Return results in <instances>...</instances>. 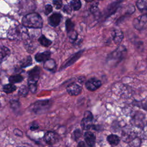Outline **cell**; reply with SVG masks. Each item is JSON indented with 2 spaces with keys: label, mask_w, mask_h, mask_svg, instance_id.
Segmentation results:
<instances>
[{
  "label": "cell",
  "mask_w": 147,
  "mask_h": 147,
  "mask_svg": "<svg viewBox=\"0 0 147 147\" xmlns=\"http://www.w3.org/2000/svg\"><path fill=\"white\" fill-rule=\"evenodd\" d=\"M102 85L101 82L96 78H91L85 83L86 88L91 91H94L98 89Z\"/></svg>",
  "instance_id": "obj_9"
},
{
  "label": "cell",
  "mask_w": 147,
  "mask_h": 147,
  "mask_svg": "<svg viewBox=\"0 0 147 147\" xmlns=\"http://www.w3.org/2000/svg\"><path fill=\"white\" fill-rule=\"evenodd\" d=\"M126 49L123 46L118 47L115 51L109 55L107 58V61L109 64L115 65L119 63L125 56Z\"/></svg>",
  "instance_id": "obj_3"
},
{
  "label": "cell",
  "mask_w": 147,
  "mask_h": 147,
  "mask_svg": "<svg viewBox=\"0 0 147 147\" xmlns=\"http://www.w3.org/2000/svg\"><path fill=\"white\" fill-rule=\"evenodd\" d=\"M70 5L74 10H78L81 7V2L80 0H72Z\"/></svg>",
  "instance_id": "obj_26"
},
{
  "label": "cell",
  "mask_w": 147,
  "mask_h": 147,
  "mask_svg": "<svg viewBox=\"0 0 147 147\" xmlns=\"http://www.w3.org/2000/svg\"><path fill=\"white\" fill-rule=\"evenodd\" d=\"M133 25L135 28L141 30L147 26V14L140 16L133 21Z\"/></svg>",
  "instance_id": "obj_8"
},
{
  "label": "cell",
  "mask_w": 147,
  "mask_h": 147,
  "mask_svg": "<svg viewBox=\"0 0 147 147\" xmlns=\"http://www.w3.org/2000/svg\"><path fill=\"white\" fill-rule=\"evenodd\" d=\"M58 135L55 132L51 131L47 132L44 137L45 142L51 145L56 144L58 141Z\"/></svg>",
  "instance_id": "obj_10"
},
{
  "label": "cell",
  "mask_w": 147,
  "mask_h": 147,
  "mask_svg": "<svg viewBox=\"0 0 147 147\" xmlns=\"http://www.w3.org/2000/svg\"><path fill=\"white\" fill-rule=\"evenodd\" d=\"M68 34H69V38L71 42H74L77 39L78 34H77L76 32L73 30L72 32L68 33Z\"/></svg>",
  "instance_id": "obj_29"
},
{
  "label": "cell",
  "mask_w": 147,
  "mask_h": 147,
  "mask_svg": "<svg viewBox=\"0 0 147 147\" xmlns=\"http://www.w3.org/2000/svg\"><path fill=\"white\" fill-rule=\"evenodd\" d=\"M51 56V52L49 51H45L44 52L38 53L35 55V60L37 62L45 61L49 59Z\"/></svg>",
  "instance_id": "obj_17"
},
{
  "label": "cell",
  "mask_w": 147,
  "mask_h": 147,
  "mask_svg": "<svg viewBox=\"0 0 147 147\" xmlns=\"http://www.w3.org/2000/svg\"><path fill=\"white\" fill-rule=\"evenodd\" d=\"M44 67L45 69L49 71H53L56 68V63L52 59H48L47 60L45 61L44 64Z\"/></svg>",
  "instance_id": "obj_19"
},
{
  "label": "cell",
  "mask_w": 147,
  "mask_h": 147,
  "mask_svg": "<svg viewBox=\"0 0 147 147\" xmlns=\"http://www.w3.org/2000/svg\"><path fill=\"white\" fill-rule=\"evenodd\" d=\"M74 137L75 140H77L80 136L82 134V132L79 129H76L74 131Z\"/></svg>",
  "instance_id": "obj_34"
},
{
  "label": "cell",
  "mask_w": 147,
  "mask_h": 147,
  "mask_svg": "<svg viewBox=\"0 0 147 147\" xmlns=\"http://www.w3.org/2000/svg\"><path fill=\"white\" fill-rule=\"evenodd\" d=\"M65 28H66V30H67L68 34L74 30V24L71 21V20L67 19L66 20V21H65Z\"/></svg>",
  "instance_id": "obj_27"
},
{
  "label": "cell",
  "mask_w": 147,
  "mask_h": 147,
  "mask_svg": "<svg viewBox=\"0 0 147 147\" xmlns=\"http://www.w3.org/2000/svg\"><path fill=\"white\" fill-rule=\"evenodd\" d=\"M38 40L40 44L44 47H49L52 44V41L46 38V37H45L44 35H41L39 37Z\"/></svg>",
  "instance_id": "obj_24"
},
{
  "label": "cell",
  "mask_w": 147,
  "mask_h": 147,
  "mask_svg": "<svg viewBox=\"0 0 147 147\" xmlns=\"http://www.w3.org/2000/svg\"><path fill=\"white\" fill-rule=\"evenodd\" d=\"M94 119V117L92 114L89 111H86L84 113V117L81 121V126L84 130H88L93 126L92 121Z\"/></svg>",
  "instance_id": "obj_5"
},
{
  "label": "cell",
  "mask_w": 147,
  "mask_h": 147,
  "mask_svg": "<svg viewBox=\"0 0 147 147\" xmlns=\"http://www.w3.org/2000/svg\"><path fill=\"white\" fill-rule=\"evenodd\" d=\"M61 20V16L59 13H54L48 18V22L52 26H57L59 25Z\"/></svg>",
  "instance_id": "obj_12"
},
{
  "label": "cell",
  "mask_w": 147,
  "mask_h": 147,
  "mask_svg": "<svg viewBox=\"0 0 147 147\" xmlns=\"http://www.w3.org/2000/svg\"><path fill=\"white\" fill-rule=\"evenodd\" d=\"M7 37L10 40L28 39V33L25 26L18 25L10 28L7 32Z\"/></svg>",
  "instance_id": "obj_2"
},
{
  "label": "cell",
  "mask_w": 147,
  "mask_h": 147,
  "mask_svg": "<svg viewBox=\"0 0 147 147\" xmlns=\"http://www.w3.org/2000/svg\"><path fill=\"white\" fill-rule=\"evenodd\" d=\"M119 3L118 2H117L115 3H112L108 7H107V15L109 16V15H110L112 13H113L116 9H117V7L118 6V4Z\"/></svg>",
  "instance_id": "obj_28"
},
{
  "label": "cell",
  "mask_w": 147,
  "mask_h": 147,
  "mask_svg": "<svg viewBox=\"0 0 147 147\" xmlns=\"http://www.w3.org/2000/svg\"><path fill=\"white\" fill-rule=\"evenodd\" d=\"M22 25L26 28H41L43 21L41 17L36 13H30L26 14L22 20Z\"/></svg>",
  "instance_id": "obj_1"
},
{
  "label": "cell",
  "mask_w": 147,
  "mask_h": 147,
  "mask_svg": "<svg viewBox=\"0 0 147 147\" xmlns=\"http://www.w3.org/2000/svg\"><path fill=\"white\" fill-rule=\"evenodd\" d=\"M67 91L71 96H76L82 92V87L76 83H72L67 87Z\"/></svg>",
  "instance_id": "obj_11"
},
{
  "label": "cell",
  "mask_w": 147,
  "mask_h": 147,
  "mask_svg": "<svg viewBox=\"0 0 147 147\" xmlns=\"http://www.w3.org/2000/svg\"><path fill=\"white\" fill-rule=\"evenodd\" d=\"M19 12L21 14L30 12L36 8V5L33 0H20L18 2Z\"/></svg>",
  "instance_id": "obj_4"
},
{
  "label": "cell",
  "mask_w": 147,
  "mask_h": 147,
  "mask_svg": "<svg viewBox=\"0 0 147 147\" xmlns=\"http://www.w3.org/2000/svg\"><path fill=\"white\" fill-rule=\"evenodd\" d=\"M37 83H30L28 84V88L29 90L32 92L35 93L37 90Z\"/></svg>",
  "instance_id": "obj_31"
},
{
  "label": "cell",
  "mask_w": 147,
  "mask_h": 147,
  "mask_svg": "<svg viewBox=\"0 0 147 147\" xmlns=\"http://www.w3.org/2000/svg\"><path fill=\"white\" fill-rule=\"evenodd\" d=\"M53 4L56 9H59L62 7V0H53Z\"/></svg>",
  "instance_id": "obj_30"
},
{
  "label": "cell",
  "mask_w": 147,
  "mask_h": 147,
  "mask_svg": "<svg viewBox=\"0 0 147 147\" xmlns=\"http://www.w3.org/2000/svg\"><path fill=\"white\" fill-rule=\"evenodd\" d=\"M10 103H11V107L14 110L16 109V107L18 108V106H20L19 102H18L17 100H13L12 102H10Z\"/></svg>",
  "instance_id": "obj_36"
},
{
  "label": "cell",
  "mask_w": 147,
  "mask_h": 147,
  "mask_svg": "<svg viewBox=\"0 0 147 147\" xmlns=\"http://www.w3.org/2000/svg\"><path fill=\"white\" fill-rule=\"evenodd\" d=\"M98 3H97V2L93 3L90 8V11L92 13H95L96 11V10H98Z\"/></svg>",
  "instance_id": "obj_35"
},
{
  "label": "cell",
  "mask_w": 147,
  "mask_h": 147,
  "mask_svg": "<svg viewBox=\"0 0 147 147\" xmlns=\"http://www.w3.org/2000/svg\"><path fill=\"white\" fill-rule=\"evenodd\" d=\"M23 80H24V78L21 75H19V74L12 75L10 76L9 79V82L13 84L21 82Z\"/></svg>",
  "instance_id": "obj_21"
},
{
  "label": "cell",
  "mask_w": 147,
  "mask_h": 147,
  "mask_svg": "<svg viewBox=\"0 0 147 147\" xmlns=\"http://www.w3.org/2000/svg\"><path fill=\"white\" fill-rule=\"evenodd\" d=\"M32 64V59L30 56H26L20 61V65L22 68L29 67Z\"/></svg>",
  "instance_id": "obj_20"
},
{
  "label": "cell",
  "mask_w": 147,
  "mask_h": 147,
  "mask_svg": "<svg viewBox=\"0 0 147 147\" xmlns=\"http://www.w3.org/2000/svg\"><path fill=\"white\" fill-rule=\"evenodd\" d=\"M138 9L141 11H147V2L146 0H138L136 3Z\"/></svg>",
  "instance_id": "obj_22"
},
{
  "label": "cell",
  "mask_w": 147,
  "mask_h": 147,
  "mask_svg": "<svg viewBox=\"0 0 147 147\" xmlns=\"http://www.w3.org/2000/svg\"><path fill=\"white\" fill-rule=\"evenodd\" d=\"M17 89V87L16 86L14 85L13 83H9L7 84H6L3 87V91L6 94H9L14 92Z\"/></svg>",
  "instance_id": "obj_23"
},
{
  "label": "cell",
  "mask_w": 147,
  "mask_h": 147,
  "mask_svg": "<svg viewBox=\"0 0 147 147\" xmlns=\"http://www.w3.org/2000/svg\"><path fill=\"white\" fill-rule=\"evenodd\" d=\"M113 40L116 44H119L123 38V34L122 31L118 29H114L111 32Z\"/></svg>",
  "instance_id": "obj_13"
},
{
  "label": "cell",
  "mask_w": 147,
  "mask_h": 147,
  "mask_svg": "<svg viewBox=\"0 0 147 147\" xmlns=\"http://www.w3.org/2000/svg\"><path fill=\"white\" fill-rule=\"evenodd\" d=\"M10 50L5 46H0V63L5 61L10 56Z\"/></svg>",
  "instance_id": "obj_16"
},
{
  "label": "cell",
  "mask_w": 147,
  "mask_h": 147,
  "mask_svg": "<svg viewBox=\"0 0 147 147\" xmlns=\"http://www.w3.org/2000/svg\"><path fill=\"white\" fill-rule=\"evenodd\" d=\"M72 7L71 5H65L63 7V11L67 14H70L72 11Z\"/></svg>",
  "instance_id": "obj_33"
},
{
  "label": "cell",
  "mask_w": 147,
  "mask_h": 147,
  "mask_svg": "<svg viewBox=\"0 0 147 147\" xmlns=\"http://www.w3.org/2000/svg\"><path fill=\"white\" fill-rule=\"evenodd\" d=\"M107 140L111 145H117L120 141L119 137L115 134H110L107 136Z\"/></svg>",
  "instance_id": "obj_18"
},
{
  "label": "cell",
  "mask_w": 147,
  "mask_h": 147,
  "mask_svg": "<svg viewBox=\"0 0 147 147\" xmlns=\"http://www.w3.org/2000/svg\"><path fill=\"white\" fill-rule=\"evenodd\" d=\"M87 2H92V1H93L94 0H85Z\"/></svg>",
  "instance_id": "obj_41"
},
{
  "label": "cell",
  "mask_w": 147,
  "mask_h": 147,
  "mask_svg": "<svg viewBox=\"0 0 147 147\" xmlns=\"http://www.w3.org/2000/svg\"><path fill=\"white\" fill-rule=\"evenodd\" d=\"M78 146H85V144H84L83 141H81V142H80L78 144Z\"/></svg>",
  "instance_id": "obj_40"
},
{
  "label": "cell",
  "mask_w": 147,
  "mask_h": 147,
  "mask_svg": "<svg viewBox=\"0 0 147 147\" xmlns=\"http://www.w3.org/2000/svg\"><path fill=\"white\" fill-rule=\"evenodd\" d=\"M146 2H147V0H146Z\"/></svg>",
  "instance_id": "obj_42"
},
{
  "label": "cell",
  "mask_w": 147,
  "mask_h": 147,
  "mask_svg": "<svg viewBox=\"0 0 147 147\" xmlns=\"http://www.w3.org/2000/svg\"><path fill=\"white\" fill-rule=\"evenodd\" d=\"M83 53V51H79L78 52L75 53L74 55H73L72 56H71L67 61H66V62L63 64V67H61V68L64 69L66 67H68V66L72 65V64H74L82 55Z\"/></svg>",
  "instance_id": "obj_14"
},
{
  "label": "cell",
  "mask_w": 147,
  "mask_h": 147,
  "mask_svg": "<svg viewBox=\"0 0 147 147\" xmlns=\"http://www.w3.org/2000/svg\"><path fill=\"white\" fill-rule=\"evenodd\" d=\"M13 132H14V134L17 136H22V132L21 130H20L17 129H14Z\"/></svg>",
  "instance_id": "obj_38"
},
{
  "label": "cell",
  "mask_w": 147,
  "mask_h": 147,
  "mask_svg": "<svg viewBox=\"0 0 147 147\" xmlns=\"http://www.w3.org/2000/svg\"><path fill=\"white\" fill-rule=\"evenodd\" d=\"M38 125L37 123H33L30 126L31 130H36L38 129Z\"/></svg>",
  "instance_id": "obj_39"
},
{
  "label": "cell",
  "mask_w": 147,
  "mask_h": 147,
  "mask_svg": "<svg viewBox=\"0 0 147 147\" xmlns=\"http://www.w3.org/2000/svg\"><path fill=\"white\" fill-rule=\"evenodd\" d=\"M84 140L86 144L90 146H93L95 144V136L90 131H86L84 135Z\"/></svg>",
  "instance_id": "obj_15"
},
{
  "label": "cell",
  "mask_w": 147,
  "mask_h": 147,
  "mask_svg": "<svg viewBox=\"0 0 147 147\" xmlns=\"http://www.w3.org/2000/svg\"><path fill=\"white\" fill-rule=\"evenodd\" d=\"M141 107L143 108L144 109L147 110V98H145V99L141 102Z\"/></svg>",
  "instance_id": "obj_37"
},
{
  "label": "cell",
  "mask_w": 147,
  "mask_h": 147,
  "mask_svg": "<svg viewBox=\"0 0 147 147\" xmlns=\"http://www.w3.org/2000/svg\"><path fill=\"white\" fill-rule=\"evenodd\" d=\"M29 90V88L27 86L25 85H22L19 88L18 93L21 96H25L28 94Z\"/></svg>",
  "instance_id": "obj_25"
},
{
  "label": "cell",
  "mask_w": 147,
  "mask_h": 147,
  "mask_svg": "<svg viewBox=\"0 0 147 147\" xmlns=\"http://www.w3.org/2000/svg\"><path fill=\"white\" fill-rule=\"evenodd\" d=\"M53 8L51 5H47L44 7V13L46 15H48L52 11Z\"/></svg>",
  "instance_id": "obj_32"
},
{
  "label": "cell",
  "mask_w": 147,
  "mask_h": 147,
  "mask_svg": "<svg viewBox=\"0 0 147 147\" xmlns=\"http://www.w3.org/2000/svg\"><path fill=\"white\" fill-rule=\"evenodd\" d=\"M49 103V100H40L32 105V109L35 113L40 114L48 109L50 105Z\"/></svg>",
  "instance_id": "obj_6"
},
{
  "label": "cell",
  "mask_w": 147,
  "mask_h": 147,
  "mask_svg": "<svg viewBox=\"0 0 147 147\" xmlns=\"http://www.w3.org/2000/svg\"><path fill=\"white\" fill-rule=\"evenodd\" d=\"M40 74V69L38 67H35L28 72V84L37 83L39 79Z\"/></svg>",
  "instance_id": "obj_7"
}]
</instances>
